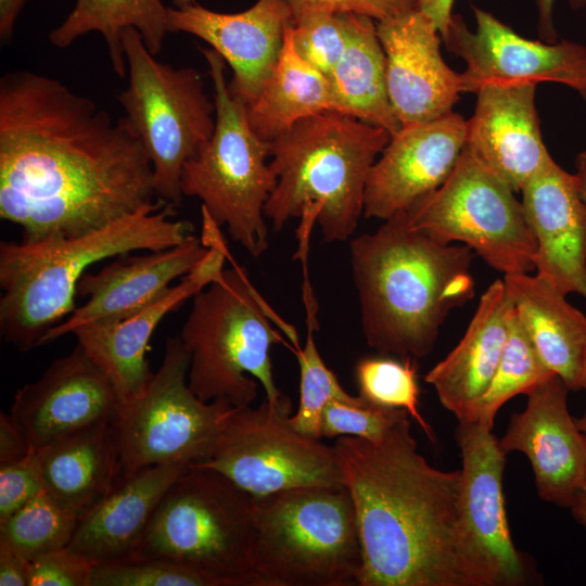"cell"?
Listing matches in <instances>:
<instances>
[{
    "label": "cell",
    "instance_id": "1",
    "mask_svg": "<svg viewBox=\"0 0 586 586\" xmlns=\"http://www.w3.org/2000/svg\"><path fill=\"white\" fill-rule=\"evenodd\" d=\"M150 157L125 117L29 71L0 78V217L22 241L78 237L153 203Z\"/></svg>",
    "mask_w": 586,
    "mask_h": 586
},
{
    "label": "cell",
    "instance_id": "2",
    "mask_svg": "<svg viewBox=\"0 0 586 586\" xmlns=\"http://www.w3.org/2000/svg\"><path fill=\"white\" fill-rule=\"evenodd\" d=\"M362 549L358 586H477L461 524V471L432 467L409 416L377 442L339 436Z\"/></svg>",
    "mask_w": 586,
    "mask_h": 586
},
{
    "label": "cell",
    "instance_id": "3",
    "mask_svg": "<svg viewBox=\"0 0 586 586\" xmlns=\"http://www.w3.org/2000/svg\"><path fill=\"white\" fill-rule=\"evenodd\" d=\"M369 347L400 359L428 356L448 314L474 297V253L408 226L398 214L349 243Z\"/></svg>",
    "mask_w": 586,
    "mask_h": 586
},
{
    "label": "cell",
    "instance_id": "4",
    "mask_svg": "<svg viewBox=\"0 0 586 586\" xmlns=\"http://www.w3.org/2000/svg\"><path fill=\"white\" fill-rule=\"evenodd\" d=\"M175 206L158 200L78 237L0 243V332L21 352L77 307L80 278L91 265L133 251H161L183 242L193 227L174 220Z\"/></svg>",
    "mask_w": 586,
    "mask_h": 586
},
{
    "label": "cell",
    "instance_id": "5",
    "mask_svg": "<svg viewBox=\"0 0 586 586\" xmlns=\"http://www.w3.org/2000/svg\"><path fill=\"white\" fill-rule=\"evenodd\" d=\"M390 139L381 127L329 111L272 140L269 164L277 182L265 205L272 230L315 205L323 240H348L364 213L370 169Z\"/></svg>",
    "mask_w": 586,
    "mask_h": 586
},
{
    "label": "cell",
    "instance_id": "6",
    "mask_svg": "<svg viewBox=\"0 0 586 586\" xmlns=\"http://www.w3.org/2000/svg\"><path fill=\"white\" fill-rule=\"evenodd\" d=\"M233 268L193 296L179 337L190 353L188 384L203 402L251 405L258 383L270 403L286 395L277 386L270 348L301 347L295 329L266 303L232 259Z\"/></svg>",
    "mask_w": 586,
    "mask_h": 586
},
{
    "label": "cell",
    "instance_id": "7",
    "mask_svg": "<svg viewBox=\"0 0 586 586\" xmlns=\"http://www.w3.org/2000/svg\"><path fill=\"white\" fill-rule=\"evenodd\" d=\"M256 586H358L362 549L343 485L254 497Z\"/></svg>",
    "mask_w": 586,
    "mask_h": 586
},
{
    "label": "cell",
    "instance_id": "8",
    "mask_svg": "<svg viewBox=\"0 0 586 586\" xmlns=\"http://www.w3.org/2000/svg\"><path fill=\"white\" fill-rule=\"evenodd\" d=\"M254 543V497L192 467L162 498L135 555L173 561L209 586H256Z\"/></svg>",
    "mask_w": 586,
    "mask_h": 586
},
{
    "label": "cell",
    "instance_id": "9",
    "mask_svg": "<svg viewBox=\"0 0 586 586\" xmlns=\"http://www.w3.org/2000/svg\"><path fill=\"white\" fill-rule=\"evenodd\" d=\"M200 50L213 82L216 122L209 140L183 165L181 191L200 199L213 221L258 258L269 247L265 205L277 182L266 162L270 142L253 131L245 103L230 92L224 59L211 47Z\"/></svg>",
    "mask_w": 586,
    "mask_h": 586
},
{
    "label": "cell",
    "instance_id": "10",
    "mask_svg": "<svg viewBox=\"0 0 586 586\" xmlns=\"http://www.w3.org/2000/svg\"><path fill=\"white\" fill-rule=\"evenodd\" d=\"M122 39L129 79L117 100L150 157L155 194L177 206L183 165L214 132L215 102L195 68L160 62L133 27Z\"/></svg>",
    "mask_w": 586,
    "mask_h": 586
},
{
    "label": "cell",
    "instance_id": "11",
    "mask_svg": "<svg viewBox=\"0 0 586 586\" xmlns=\"http://www.w3.org/2000/svg\"><path fill=\"white\" fill-rule=\"evenodd\" d=\"M190 353L178 336L144 391L122 404L111 421L123 474L158 464L194 467L208 458L232 406L203 402L189 387Z\"/></svg>",
    "mask_w": 586,
    "mask_h": 586
},
{
    "label": "cell",
    "instance_id": "12",
    "mask_svg": "<svg viewBox=\"0 0 586 586\" xmlns=\"http://www.w3.org/2000/svg\"><path fill=\"white\" fill-rule=\"evenodd\" d=\"M402 214L409 227L468 246L504 276L535 271L536 242L515 191L466 148L447 180Z\"/></svg>",
    "mask_w": 586,
    "mask_h": 586
},
{
    "label": "cell",
    "instance_id": "13",
    "mask_svg": "<svg viewBox=\"0 0 586 586\" xmlns=\"http://www.w3.org/2000/svg\"><path fill=\"white\" fill-rule=\"evenodd\" d=\"M291 399L266 397L257 407H232L208 458L194 467L213 469L238 487L262 497L308 486L342 485L333 446L296 431Z\"/></svg>",
    "mask_w": 586,
    "mask_h": 586
},
{
    "label": "cell",
    "instance_id": "14",
    "mask_svg": "<svg viewBox=\"0 0 586 586\" xmlns=\"http://www.w3.org/2000/svg\"><path fill=\"white\" fill-rule=\"evenodd\" d=\"M461 454V524L466 550L477 586H521L534 573L513 544L504 496L507 454L488 429L458 421Z\"/></svg>",
    "mask_w": 586,
    "mask_h": 586
},
{
    "label": "cell",
    "instance_id": "15",
    "mask_svg": "<svg viewBox=\"0 0 586 586\" xmlns=\"http://www.w3.org/2000/svg\"><path fill=\"white\" fill-rule=\"evenodd\" d=\"M475 29L453 14L441 36L448 51L466 63L463 92L485 84L557 82L575 90L586 102V46L575 41L532 40L489 12L473 8Z\"/></svg>",
    "mask_w": 586,
    "mask_h": 586
},
{
    "label": "cell",
    "instance_id": "16",
    "mask_svg": "<svg viewBox=\"0 0 586 586\" xmlns=\"http://www.w3.org/2000/svg\"><path fill=\"white\" fill-rule=\"evenodd\" d=\"M202 242L209 247L204 259L155 301L126 319L92 321L72 332L86 354L109 377L120 405L139 396L153 375L146 352L158 323L225 270L228 251L219 227L209 218L203 219Z\"/></svg>",
    "mask_w": 586,
    "mask_h": 586
},
{
    "label": "cell",
    "instance_id": "17",
    "mask_svg": "<svg viewBox=\"0 0 586 586\" xmlns=\"http://www.w3.org/2000/svg\"><path fill=\"white\" fill-rule=\"evenodd\" d=\"M119 406L109 377L77 343L38 380L16 391L9 415L36 451L72 433L111 423Z\"/></svg>",
    "mask_w": 586,
    "mask_h": 586
},
{
    "label": "cell",
    "instance_id": "18",
    "mask_svg": "<svg viewBox=\"0 0 586 586\" xmlns=\"http://www.w3.org/2000/svg\"><path fill=\"white\" fill-rule=\"evenodd\" d=\"M570 391L557 374L532 388L499 440L506 454L526 456L538 496L564 508L586 487V435L569 412Z\"/></svg>",
    "mask_w": 586,
    "mask_h": 586
},
{
    "label": "cell",
    "instance_id": "19",
    "mask_svg": "<svg viewBox=\"0 0 586 586\" xmlns=\"http://www.w3.org/2000/svg\"><path fill=\"white\" fill-rule=\"evenodd\" d=\"M467 139V119L449 114L402 127L372 165L364 217L387 220L438 189L455 169Z\"/></svg>",
    "mask_w": 586,
    "mask_h": 586
},
{
    "label": "cell",
    "instance_id": "20",
    "mask_svg": "<svg viewBox=\"0 0 586 586\" xmlns=\"http://www.w3.org/2000/svg\"><path fill=\"white\" fill-rule=\"evenodd\" d=\"M385 55L390 103L400 128L432 122L450 112L463 92L461 73L441 54V34L417 8L377 23Z\"/></svg>",
    "mask_w": 586,
    "mask_h": 586
},
{
    "label": "cell",
    "instance_id": "21",
    "mask_svg": "<svg viewBox=\"0 0 586 586\" xmlns=\"http://www.w3.org/2000/svg\"><path fill=\"white\" fill-rule=\"evenodd\" d=\"M292 23L285 0H257L238 13H220L199 3L168 8L167 28L208 43L232 69L230 92L246 105L271 74Z\"/></svg>",
    "mask_w": 586,
    "mask_h": 586
},
{
    "label": "cell",
    "instance_id": "22",
    "mask_svg": "<svg viewBox=\"0 0 586 586\" xmlns=\"http://www.w3.org/2000/svg\"><path fill=\"white\" fill-rule=\"evenodd\" d=\"M209 247L193 233L169 249L131 256L123 254L95 273L85 272L77 294L88 301L51 328L41 344L92 321L126 319L164 294L171 281L192 271Z\"/></svg>",
    "mask_w": 586,
    "mask_h": 586
},
{
    "label": "cell",
    "instance_id": "23",
    "mask_svg": "<svg viewBox=\"0 0 586 586\" xmlns=\"http://www.w3.org/2000/svg\"><path fill=\"white\" fill-rule=\"evenodd\" d=\"M535 84H485L474 93L466 149L515 192L552 157L540 131Z\"/></svg>",
    "mask_w": 586,
    "mask_h": 586
},
{
    "label": "cell",
    "instance_id": "24",
    "mask_svg": "<svg viewBox=\"0 0 586 586\" xmlns=\"http://www.w3.org/2000/svg\"><path fill=\"white\" fill-rule=\"evenodd\" d=\"M520 192L536 242L535 273L564 295L586 298V206L573 174L551 158Z\"/></svg>",
    "mask_w": 586,
    "mask_h": 586
},
{
    "label": "cell",
    "instance_id": "25",
    "mask_svg": "<svg viewBox=\"0 0 586 586\" xmlns=\"http://www.w3.org/2000/svg\"><path fill=\"white\" fill-rule=\"evenodd\" d=\"M189 469L158 464L122 474L111 493L79 520L68 547L93 564L135 555L162 498Z\"/></svg>",
    "mask_w": 586,
    "mask_h": 586
},
{
    "label": "cell",
    "instance_id": "26",
    "mask_svg": "<svg viewBox=\"0 0 586 586\" xmlns=\"http://www.w3.org/2000/svg\"><path fill=\"white\" fill-rule=\"evenodd\" d=\"M514 305L505 280L482 294L459 343L425 375L440 403L458 421L464 420L487 390L508 337Z\"/></svg>",
    "mask_w": 586,
    "mask_h": 586
},
{
    "label": "cell",
    "instance_id": "27",
    "mask_svg": "<svg viewBox=\"0 0 586 586\" xmlns=\"http://www.w3.org/2000/svg\"><path fill=\"white\" fill-rule=\"evenodd\" d=\"M43 491L79 520L123 474L111 423L93 425L34 451Z\"/></svg>",
    "mask_w": 586,
    "mask_h": 586
},
{
    "label": "cell",
    "instance_id": "28",
    "mask_svg": "<svg viewBox=\"0 0 586 586\" xmlns=\"http://www.w3.org/2000/svg\"><path fill=\"white\" fill-rule=\"evenodd\" d=\"M515 314L545 365L571 391H582L586 370V316L538 275L504 276Z\"/></svg>",
    "mask_w": 586,
    "mask_h": 586
},
{
    "label": "cell",
    "instance_id": "29",
    "mask_svg": "<svg viewBox=\"0 0 586 586\" xmlns=\"http://www.w3.org/2000/svg\"><path fill=\"white\" fill-rule=\"evenodd\" d=\"M347 42L329 76L335 111L395 135V117L386 87L385 55L374 20L346 13Z\"/></svg>",
    "mask_w": 586,
    "mask_h": 586
},
{
    "label": "cell",
    "instance_id": "30",
    "mask_svg": "<svg viewBox=\"0 0 586 586\" xmlns=\"http://www.w3.org/2000/svg\"><path fill=\"white\" fill-rule=\"evenodd\" d=\"M329 111L336 112L330 80L297 54L289 25L271 74L246 104L249 124L271 142L302 119Z\"/></svg>",
    "mask_w": 586,
    "mask_h": 586
},
{
    "label": "cell",
    "instance_id": "31",
    "mask_svg": "<svg viewBox=\"0 0 586 586\" xmlns=\"http://www.w3.org/2000/svg\"><path fill=\"white\" fill-rule=\"evenodd\" d=\"M168 8L162 0H76L65 20L48 35L56 48H67L79 37L97 31L102 35L115 74L125 77L127 63L122 35L133 27L148 49L156 55L163 48Z\"/></svg>",
    "mask_w": 586,
    "mask_h": 586
},
{
    "label": "cell",
    "instance_id": "32",
    "mask_svg": "<svg viewBox=\"0 0 586 586\" xmlns=\"http://www.w3.org/2000/svg\"><path fill=\"white\" fill-rule=\"evenodd\" d=\"M303 297L306 309V339L304 345L294 353L300 367V399L290 422L300 433L321 438V419L327 404L331 400L358 403L362 397L348 394L319 354L314 337L315 331L319 329L318 305L309 280L303 282Z\"/></svg>",
    "mask_w": 586,
    "mask_h": 586
},
{
    "label": "cell",
    "instance_id": "33",
    "mask_svg": "<svg viewBox=\"0 0 586 586\" xmlns=\"http://www.w3.org/2000/svg\"><path fill=\"white\" fill-rule=\"evenodd\" d=\"M553 374L538 355L514 309L495 374L485 393L462 421H473L493 429L501 406L517 395L528 393Z\"/></svg>",
    "mask_w": 586,
    "mask_h": 586
},
{
    "label": "cell",
    "instance_id": "34",
    "mask_svg": "<svg viewBox=\"0 0 586 586\" xmlns=\"http://www.w3.org/2000/svg\"><path fill=\"white\" fill-rule=\"evenodd\" d=\"M78 522L74 513L43 491L0 523V544L34 560L67 547Z\"/></svg>",
    "mask_w": 586,
    "mask_h": 586
},
{
    "label": "cell",
    "instance_id": "35",
    "mask_svg": "<svg viewBox=\"0 0 586 586\" xmlns=\"http://www.w3.org/2000/svg\"><path fill=\"white\" fill-rule=\"evenodd\" d=\"M359 395L368 402L405 409L420 425L425 435L435 441L431 425L419 410V386L417 367L412 359L367 357L355 368Z\"/></svg>",
    "mask_w": 586,
    "mask_h": 586
},
{
    "label": "cell",
    "instance_id": "36",
    "mask_svg": "<svg viewBox=\"0 0 586 586\" xmlns=\"http://www.w3.org/2000/svg\"><path fill=\"white\" fill-rule=\"evenodd\" d=\"M90 586H209L192 570L155 557H130L94 564Z\"/></svg>",
    "mask_w": 586,
    "mask_h": 586
},
{
    "label": "cell",
    "instance_id": "37",
    "mask_svg": "<svg viewBox=\"0 0 586 586\" xmlns=\"http://www.w3.org/2000/svg\"><path fill=\"white\" fill-rule=\"evenodd\" d=\"M291 35L297 54L329 78L347 42L346 13L302 16L293 21Z\"/></svg>",
    "mask_w": 586,
    "mask_h": 586
},
{
    "label": "cell",
    "instance_id": "38",
    "mask_svg": "<svg viewBox=\"0 0 586 586\" xmlns=\"http://www.w3.org/2000/svg\"><path fill=\"white\" fill-rule=\"evenodd\" d=\"M408 416L405 409L375 405L364 397L358 403L331 400L322 412L321 433L322 437L355 436L377 442Z\"/></svg>",
    "mask_w": 586,
    "mask_h": 586
},
{
    "label": "cell",
    "instance_id": "39",
    "mask_svg": "<svg viewBox=\"0 0 586 586\" xmlns=\"http://www.w3.org/2000/svg\"><path fill=\"white\" fill-rule=\"evenodd\" d=\"M93 566L67 546L31 560L29 586H90Z\"/></svg>",
    "mask_w": 586,
    "mask_h": 586
},
{
    "label": "cell",
    "instance_id": "40",
    "mask_svg": "<svg viewBox=\"0 0 586 586\" xmlns=\"http://www.w3.org/2000/svg\"><path fill=\"white\" fill-rule=\"evenodd\" d=\"M42 492L34 453L20 461L0 464V523Z\"/></svg>",
    "mask_w": 586,
    "mask_h": 586
},
{
    "label": "cell",
    "instance_id": "41",
    "mask_svg": "<svg viewBox=\"0 0 586 586\" xmlns=\"http://www.w3.org/2000/svg\"><path fill=\"white\" fill-rule=\"evenodd\" d=\"M293 21L318 13H356L377 22L394 17L417 8V0H285Z\"/></svg>",
    "mask_w": 586,
    "mask_h": 586
},
{
    "label": "cell",
    "instance_id": "42",
    "mask_svg": "<svg viewBox=\"0 0 586 586\" xmlns=\"http://www.w3.org/2000/svg\"><path fill=\"white\" fill-rule=\"evenodd\" d=\"M34 451L9 413H0V464L20 461Z\"/></svg>",
    "mask_w": 586,
    "mask_h": 586
},
{
    "label": "cell",
    "instance_id": "43",
    "mask_svg": "<svg viewBox=\"0 0 586 586\" xmlns=\"http://www.w3.org/2000/svg\"><path fill=\"white\" fill-rule=\"evenodd\" d=\"M31 560L0 544V586H29Z\"/></svg>",
    "mask_w": 586,
    "mask_h": 586
},
{
    "label": "cell",
    "instance_id": "44",
    "mask_svg": "<svg viewBox=\"0 0 586 586\" xmlns=\"http://www.w3.org/2000/svg\"><path fill=\"white\" fill-rule=\"evenodd\" d=\"M556 0H535L537 10V30L539 37L546 42H556L558 33L553 20V7ZM572 9L577 10L586 7V0H569Z\"/></svg>",
    "mask_w": 586,
    "mask_h": 586
},
{
    "label": "cell",
    "instance_id": "45",
    "mask_svg": "<svg viewBox=\"0 0 586 586\" xmlns=\"http://www.w3.org/2000/svg\"><path fill=\"white\" fill-rule=\"evenodd\" d=\"M28 0H0V42L7 46L12 41L15 23Z\"/></svg>",
    "mask_w": 586,
    "mask_h": 586
},
{
    "label": "cell",
    "instance_id": "46",
    "mask_svg": "<svg viewBox=\"0 0 586 586\" xmlns=\"http://www.w3.org/2000/svg\"><path fill=\"white\" fill-rule=\"evenodd\" d=\"M453 5L454 0H417V9L433 20L441 36L450 23Z\"/></svg>",
    "mask_w": 586,
    "mask_h": 586
},
{
    "label": "cell",
    "instance_id": "47",
    "mask_svg": "<svg viewBox=\"0 0 586 586\" xmlns=\"http://www.w3.org/2000/svg\"><path fill=\"white\" fill-rule=\"evenodd\" d=\"M573 176L577 192L586 206V151L578 153L576 156Z\"/></svg>",
    "mask_w": 586,
    "mask_h": 586
},
{
    "label": "cell",
    "instance_id": "48",
    "mask_svg": "<svg viewBox=\"0 0 586 586\" xmlns=\"http://www.w3.org/2000/svg\"><path fill=\"white\" fill-rule=\"evenodd\" d=\"M570 510L574 519L586 528V487L576 495Z\"/></svg>",
    "mask_w": 586,
    "mask_h": 586
},
{
    "label": "cell",
    "instance_id": "49",
    "mask_svg": "<svg viewBox=\"0 0 586 586\" xmlns=\"http://www.w3.org/2000/svg\"><path fill=\"white\" fill-rule=\"evenodd\" d=\"M173 3L177 8H182L189 4L196 3V1L195 0H173Z\"/></svg>",
    "mask_w": 586,
    "mask_h": 586
},
{
    "label": "cell",
    "instance_id": "50",
    "mask_svg": "<svg viewBox=\"0 0 586 586\" xmlns=\"http://www.w3.org/2000/svg\"><path fill=\"white\" fill-rule=\"evenodd\" d=\"M576 423L586 435V412L581 418L576 419Z\"/></svg>",
    "mask_w": 586,
    "mask_h": 586
},
{
    "label": "cell",
    "instance_id": "51",
    "mask_svg": "<svg viewBox=\"0 0 586 586\" xmlns=\"http://www.w3.org/2000/svg\"><path fill=\"white\" fill-rule=\"evenodd\" d=\"M582 390L586 393V370H585V375H584V380H583Z\"/></svg>",
    "mask_w": 586,
    "mask_h": 586
}]
</instances>
